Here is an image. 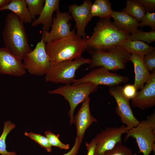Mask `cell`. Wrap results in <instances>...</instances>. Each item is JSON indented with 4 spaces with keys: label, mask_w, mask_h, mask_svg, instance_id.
<instances>
[{
    "label": "cell",
    "mask_w": 155,
    "mask_h": 155,
    "mask_svg": "<svg viewBox=\"0 0 155 155\" xmlns=\"http://www.w3.org/2000/svg\"><path fill=\"white\" fill-rule=\"evenodd\" d=\"M130 35L116 27L110 19H100L92 34L84 40L86 49L105 50L121 44Z\"/></svg>",
    "instance_id": "obj_1"
},
{
    "label": "cell",
    "mask_w": 155,
    "mask_h": 155,
    "mask_svg": "<svg viewBox=\"0 0 155 155\" xmlns=\"http://www.w3.org/2000/svg\"><path fill=\"white\" fill-rule=\"evenodd\" d=\"M24 24L15 14L9 13L6 17L2 33L5 47L22 60L32 51Z\"/></svg>",
    "instance_id": "obj_2"
},
{
    "label": "cell",
    "mask_w": 155,
    "mask_h": 155,
    "mask_svg": "<svg viewBox=\"0 0 155 155\" xmlns=\"http://www.w3.org/2000/svg\"><path fill=\"white\" fill-rule=\"evenodd\" d=\"M45 48L53 63L73 60L81 56L86 50L84 40L75 33L45 44Z\"/></svg>",
    "instance_id": "obj_3"
},
{
    "label": "cell",
    "mask_w": 155,
    "mask_h": 155,
    "mask_svg": "<svg viewBox=\"0 0 155 155\" xmlns=\"http://www.w3.org/2000/svg\"><path fill=\"white\" fill-rule=\"evenodd\" d=\"M90 52L91 55L90 68L103 67L109 71L124 69L131 55L121 45L105 50L91 51Z\"/></svg>",
    "instance_id": "obj_4"
},
{
    "label": "cell",
    "mask_w": 155,
    "mask_h": 155,
    "mask_svg": "<svg viewBox=\"0 0 155 155\" xmlns=\"http://www.w3.org/2000/svg\"><path fill=\"white\" fill-rule=\"evenodd\" d=\"M98 86L90 82L74 85L66 84L48 91L49 94H59L63 96L69 103L68 113L70 124L74 123V112L77 106L83 102L92 93L95 91Z\"/></svg>",
    "instance_id": "obj_5"
},
{
    "label": "cell",
    "mask_w": 155,
    "mask_h": 155,
    "mask_svg": "<svg viewBox=\"0 0 155 155\" xmlns=\"http://www.w3.org/2000/svg\"><path fill=\"white\" fill-rule=\"evenodd\" d=\"M90 59L82 56L73 60L56 63H51L49 68L45 75L47 82L70 84L75 79L76 71L85 64H90Z\"/></svg>",
    "instance_id": "obj_6"
},
{
    "label": "cell",
    "mask_w": 155,
    "mask_h": 155,
    "mask_svg": "<svg viewBox=\"0 0 155 155\" xmlns=\"http://www.w3.org/2000/svg\"><path fill=\"white\" fill-rule=\"evenodd\" d=\"M45 44L42 36L34 49L26 54L22 59L26 71L31 75H45L49 68L51 62L45 50Z\"/></svg>",
    "instance_id": "obj_7"
},
{
    "label": "cell",
    "mask_w": 155,
    "mask_h": 155,
    "mask_svg": "<svg viewBox=\"0 0 155 155\" xmlns=\"http://www.w3.org/2000/svg\"><path fill=\"white\" fill-rule=\"evenodd\" d=\"M126 133L125 141L130 137L135 139L140 152L143 155H150L155 147V130L146 120L140 121Z\"/></svg>",
    "instance_id": "obj_8"
},
{
    "label": "cell",
    "mask_w": 155,
    "mask_h": 155,
    "mask_svg": "<svg viewBox=\"0 0 155 155\" xmlns=\"http://www.w3.org/2000/svg\"><path fill=\"white\" fill-rule=\"evenodd\" d=\"M129 80L127 77L111 72L107 69L100 67L80 79H75L72 83L76 85L90 82L97 86L104 85L111 87L117 86L121 83L126 82Z\"/></svg>",
    "instance_id": "obj_9"
},
{
    "label": "cell",
    "mask_w": 155,
    "mask_h": 155,
    "mask_svg": "<svg viewBox=\"0 0 155 155\" xmlns=\"http://www.w3.org/2000/svg\"><path fill=\"white\" fill-rule=\"evenodd\" d=\"M129 130L126 126L122 125L119 127H108L98 133L94 138L96 144L94 155H103L121 142L122 135Z\"/></svg>",
    "instance_id": "obj_10"
},
{
    "label": "cell",
    "mask_w": 155,
    "mask_h": 155,
    "mask_svg": "<svg viewBox=\"0 0 155 155\" xmlns=\"http://www.w3.org/2000/svg\"><path fill=\"white\" fill-rule=\"evenodd\" d=\"M122 87L121 86L111 87L109 88V92L116 102V114L119 117L121 122L129 130L137 126L140 121L133 113L129 100L123 96L122 92Z\"/></svg>",
    "instance_id": "obj_11"
},
{
    "label": "cell",
    "mask_w": 155,
    "mask_h": 155,
    "mask_svg": "<svg viewBox=\"0 0 155 155\" xmlns=\"http://www.w3.org/2000/svg\"><path fill=\"white\" fill-rule=\"evenodd\" d=\"M53 19L51 30L42 34L44 42L46 44L52 41L70 36L75 33V30L71 29L69 22L72 18L69 12H61L59 10L56 12Z\"/></svg>",
    "instance_id": "obj_12"
},
{
    "label": "cell",
    "mask_w": 155,
    "mask_h": 155,
    "mask_svg": "<svg viewBox=\"0 0 155 155\" xmlns=\"http://www.w3.org/2000/svg\"><path fill=\"white\" fill-rule=\"evenodd\" d=\"M92 4L90 0H85L80 5L72 4L69 6V12L75 21L76 34L85 39L88 37L85 32L86 27L92 18L90 9Z\"/></svg>",
    "instance_id": "obj_13"
},
{
    "label": "cell",
    "mask_w": 155,
    "mask_h": 155,
    "mask_svg": "<svg viewBox=\"0 0 155 155\" xmlns=\"http://www.w3.org/2000/svg\"><path fill=\"white\" fill-rule=\"evenodd\" d=\"M26 71L22 59L5 48L0 47V73L20 77Z\"/></svg>",
    "instance_id": "obj_14"
},
{
    "label": "cell",
    "mask_w": 155,
    "mask_h": 155,
    "mask_svg": "<svg viewBox=\"0 0 155 155\" xmlns=\"http://www.w3.org/2000/svg\"><path fill=\"white\" fill-rule=\"evenodd\" d=\"M133 106L144 110L155 105V70L150 73V78L143 88L131 99Z\"/></svg>",
    "instance_id": "obj_15"
},
{
    "label": "cell",
    "mask_w": 155,
    "mask_h": 155,
    "mask_svg": "<svg viewBox=\"0 0 155 155\" xmlns=\"http://www.w3.org/2000/svg\"><path fill=\"white\" fill-rule=\"evenodd\" d=\"M90 98L88 97L83 102L82 106L74 117V123L77 128V137L82 141L86 129L97 119L91 114L90 108Z\"/></svg>",
    "instance_id": "obj_16"
},
{
    "label": "cell",
    "mask_w": 155,
    "mask_h": 155,
    "mask_svg": "<svg viewBox=\"0 0 155 155\" xmlns=\"http://www.w3.org/2000/svg\"><path fill=\"white\" fill-rule=\"evenodd\" d=\"M60 1L59 0H45L43 9L38 18L32 22L31 26L35 27L42 25V33L48 32L51 28L53 19L54 13L59 10Z\"/></svg>",
    "instance_id": "obj_17"
},
{
    "label": "cell",
    "mask_w": 155,
    "mask_h": 155,
    "mask_svg": "<svg viewBox=\"0 0 155 155\" xmlns=\"http://www.w3.org/2000/svg\"><path fill=\"white\" fill-rule=\"evenodd\" d=\"M144 56L138 54H131L130 61L134 66L135 78L133 84L137 90H141L150 78V73L145 66L143 59Z\"/></svg>",
    "instance_id": "obj_18"
},
{
    "label": "cell",
    "mask_w": 155,
    "mask_h": 155,
    "mask_svg": "<svg viewBox=\"0 0 155 155\" xmlns=\"http://www.w3.org/2000/svg\"><path fill=\"white\" fill-rule=\"evenodd\" d=\"M111 17L113 24L120 29L130 34L138 30L139 23L131 16L122 11H113Z\"/></svg>",
    "instance_id": "obj_19"
},
{
    "label": "cell",
    "mask_w": 155,
    "mask_h": 155,
    "mask_svg": "<svg viewBox=\"0 0 155 155\" xmlns=\"http://www.w3.org/2000/svg\"><path fill=\"white\" fill-rule=\"evenodd\" d=\"M11 11L25 23H32V19L25 0H11L7 4L0 9V11Z\"/></svg>",
    "instance_id": "obj_20"
},
{
    "label": "cell",
    "mask_w": 155,
    "mask_h": 155,
    "mask_svg": "<svg viewBox=\"0 0 155 155\" xmlns=\"http://www.w3.org/2000/svg\"><path fill=\"white\" fill-rule=\"evenodd\" d=\"M121 45L128 53H135L145 56L155 50L154 47L145 42L138 40H131L127 39Z\"/></svg>",
    "instance_id": "obj_21"
},
{
    "label": "cell",
    "mask_w": 155,
    "mask_h": 155,
    "mask_svg": "<svg viewBox=\"0 0 155 155\" xmlns=\"http://www.w3.org/2000/svg\"><path fill=\"white\" fill-rule=\"evenodd\" d=\"M113 11L108 0H96L91 6V17L92 18L98 16L100 19H110Z\"/></svg>",
    "instance_id": "obj_22"
},
{
    "label": "cell",
    "mask_w": 155,
    "mask_h": 155,
    "mask_svg": "<svg viewBox=\"0 0 155 155\" xmlns=\"http://www.w3.org/2000/svg\"><path fill=\"white\" fill-rule=\"evenodd\" d=\"M126 5L121 11L131 16L138 21H141L146 11L139 0H128Z\"/></svg>",
    "instance_id": "obj_23"
},
{
    "label": "cell",
    "mask_w": 155,
    "mask_h": 155,
    "mask_svg": "<svg viewBox=\"0 0 155 155\" xmlns=\"http://www.w3.org/2000/svg\"><path fill=\"white\" fill-rule=\"evenodd\" d=\"M15 127V125L10 121H6L4 122L3 130L0 136V154L2 155H17L14 151L9 152L7 151L5 141L8 134Z\"/></svg>",
    "instance_id": "obj_24"
},
{
    "label": "cell",
    "mask_w": 155,
    "mask_h": 155,
    "mask_svg": "<svg viewBox=\"0 0 155 155\" xmlns=\"http://www.w3.org/2000/svg\"><path fill=\"white\" fill-rule=\"evenodd\" d=\"M128 39L131 40H138L151 43L155 40V31L144 32L138 30L135 32L130 34Z\"/></svg>",
    "instance_id": "obj_25"
},
{
    "label": "cell",
    "mask_w": 155,
    "mask_h": 155,
    "mask_svg": "<svg viewBox=\"0 0 155 155\" xmlns=\"http://www.w3.org/2000/svg\"><path fill=\"white\" fill-rule=\"evenodd\" d=\"M32 20L40 14L44 7V0H25Z\"/></svg>",
    "instance_id": "obj_26"
},
{
    "label": "cell",
    "mask_w": 155,
    "mask_h": 155,
    "mask_svg": "<svg viewBox=\"0 0 155 155\" xmlns=\"http://www.w3.org/2000/svg\"><path fill=\"white\" fill-rule=\"evenodd\" d=\"M24 135L34 141L41 147L45 149L48 152L51 151L52 146L46 137L40 134L31 132L28 133L25 132Z\"/></svg>",
    "instance_id": "obj_27"
},
{
    "label": "cell",
    "mask_w": 155,
    "mask_h": 155,
    "mask_svg": "<svg viewBox=\"0 0 155 155\" xmlns=\"http://www.w3.org/2000/svg\"><path fill=\"white\" fill-rule=\"evenodd\" d=\"M44 134L51 146L56 147L61 149L65 150L69 149V144H64L60 141L59 138L60 136L59 134L56 135L49 131H46Z\"/></svg>",
    "instance_id": "obj_28"
},
{
    "label": "cell",
    "mask_w": 155,
    "mask_h": 155,
    "mask_svg": "<svg viewBox=\"0 0 155 155\" xmlns=\"http://www.w3.org/2000/svg\"><path fill=\"white\" fill-rule=\"evenodd\" d=\"M103 155H134L131 149L123 145L121 142L117 144L111 150Z\"/></svg>",
    "instance_id": "obj_29"
},
{
    "label": "cell",
    "mask_w": 155,
    "mask_h": 155,
    "mask_svg": "<svg viewBox=\"0 0 155 155\" xmlns=\"http://www.w3.org/2000/svg\"><path fill=\"white\" fill-rule=\"evenodd\" d=\"M139 23V26L143 27L145 26L150 27L152 31L155 30V13L147 11Z\"/></svg>",
    "instance_id": "obj_30"
},
{
    "label": "cell",
    "mask_w": 155,
    "mask_h": 155,
    "mask_svg": "<svg viewBox=\"0 0 155 155\" xmlns=\"http://www.w3.org/2000/svg\"><path fill=\"white\" fill-rule=\"evenodd\" d=\"M143 62L149 71L155 70V50L144 56Z\"/></svg>",
    "instance_id": "obj_31"
},
{
    "label": "cell",
    "mask_w": 155,
    "mask_h": 155,
    "mask_svg": "<svg viewBox=\"0 0 155 155\" xmlns=\"http://www.w3.org/2000/svg\"><path fill=\"white\" fill-rule=\"evenodd\" d=\"M137 90L133 84H128L122 87V92L123 96L129 100L134 98Z\"/></svg>",
    "instance_id": "obj_32"
},
{
    "label": "cell",
    "mask_w": 155,
    "mask_h": 155,
    "mask_svg": "<svg viewBox=\"0 0 155 155\" xmlns=\"http://www.w3.org/2000/svg\"><path fill=\"white\" fill-rule=\"evenodd\" d=\"M82 141L76 137L74 144L72 148L68 152L63 155H77L78 154Z\"/></svg>",
    "instance_id": "obj_33"
},
{
    "label": "cell",
    "mask_w": 155,
    "mask_h": 155,
    "mask_svg": "<svg viewBox=\"0 0 155 155\" xmlns=\"http://www.w3.org/2000/svg\"><path fill=\"white\" fill-rule=\"evenodd\" d=\"M143 5L146 11L150 12L154 11L155 0H139Z\"/></svg>",
    "instance_id": "obj_34"
},
{
    "label": "cell",
    "mask_w": 155,
    "mask_h": 155,
    "mask_svg": "<svg viewBox=\"0 0 155 155\" xmlns=\"http://www.w3.org/2000/svg\"><path fill=\"white\" fill-rule=\"evenodd\" d=\"M86 145L88 150L87 155H94L96 144V142L94 139L92 140L89 143H85Z\"/></svg>",
    "instance_id": "obj_35"
},
{
    "label": "cell",
    "mask_w": 155,
    "mask_h": 155,
    "mask_svg": "<svg viewBox=\"0 0 155 155\" xmlns=\"http://www.w3.org/2000/svg\"><path fill=\"white\" fill-rule=\"evenodd\" d=\"M148 123L155 130V112L147 117L146 120Z\"/></svg>",
    "instance_id": "obj_36"
},
{
    "label": "cell",
    "mask_w": 155,
    "mask_h": 155,
    "mask_svg": "<svg viewBox=\"0 0 155 155\" xmlns=\"http://www.w3.org/2000/svg\"><path fill=\"white\" fill-rule=\"evenodd\" d=\"M10 1L11 0H0V9L9 3Z\"/></svg>",
    "instance_id": "obj_37"
}]
</instances>
